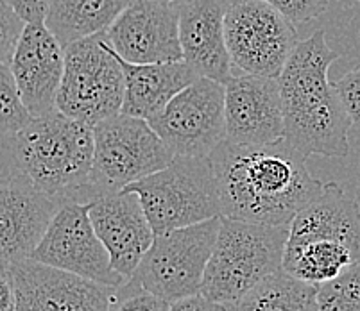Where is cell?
<instances>
[{
	"mask_svg": "<svg viewBox=\"0 0 360 311\" xmlns=\"http://www.w3.org/2000/svg\"><path fill=\"white\" fill-rule=\"evenodd\" d=\"M210 161L221 215L231 220L290 225L325 188V183L310 173L307 156L285 138L267 145L224 142Z\"/></svg>",
	"mask_w": 360,
	"mask_h": 311,
	"instance_id": "cell-1",
	"label": "cell"
},
{
	"mask_svg": "<svg viewBox=\"0 0 360 311\" xmlns=\"http://www.w3.org/2000/svg\"><path fill=\"white\" fill-rule=\"evenodd\" d=\"M339 52L326 44L325 31H316L300 41L278 86L285 120V140L303 156L346 158L352 127L328 72Z\"/></svg>",
	"mask_w": 360,
	"mask_h": 311,
	"instance_id": "cell-2",
	"label": "cell"
},
{
	"mask_svg": "<svg viewBox=\"0 0 360 311\" xmlns=\"http://www.w3.org/2000/svg\"><path fill=\"white\" fill-rule=\"evenodd\" d=\"M0 179H22L61 204H86L96 156L94 127L56 111L0 138Z\"/></svg>",
	"mask_w": 360,
	"mask_h": 311,
	"instance_id": "cell-3",
	"label": "cell"
},
{
	"mask_svg": "<svg viewBox=\"0 0 360 311\" xmlns=\"http://www.w3.org/2000/svg\"><path fill=\"white\" fill-rule=\"evenodd\" d=\"M360 261V206L337 183L289 225L283 270L310 284H326Z\"/></svg>",
	"mask_w": 360,
	"mask_h": 311,
	"instance_id": "cell-4",
	"label": "cell"
},
{
	"mask_svg": "<svg viewBox=\"0 0 360 311\" xmlns=\"http://www.w3.org/2000/svg\"><path fill=\"white\" fill-rule=\"evenodd\" d=\"M289 225H262L222 217L221 231L206 267L201 296L231 304L257 284L283 270Z\"/></svg>",
	"mask_w": 360,
	"mask_h": 311,
	"instance_id": "cell-5",
	"label": "cell"
},
{
	"mask_svg": "<svg viewBox=\"0 0 360 311\" xmlns=\"http://www.w3.org/2000/svg\"><path fill=\"white\" fill-rule=\"evenodd\" d=\"M126 190L140 197L156 237L222 217L210 158L176 156L167 168Z\"/></svg>",
	"mask_w": 360,
	"mask_h": 311,
	"instance_id": "cell-6",
	"label": "cell"
},
{
	"mask_svg": "<svg viewBox=\"0 0 360 311\" xmlns=\"http://www.w3.org/2000/svg\"><path fill=\"white\" fill-rule=\"evenodd\" d=\"M94 136L96 156L86 190L88 204L124 192L127 186L167 168L174 159L150 124L135 117L120 113L104 120L94 127Z\"/></svg>",
	"mask_w": 360,
	"mask_h": 311,
	"instance_id": "cell-7",
	"label": "cell"
},
{
	"mask_svg": "<svg viewBox=\"0 0 360 311\" xmlns=\"http://www.w3.org/2000/svg\"><path fill=\"white\" fill-rule=\"evenodd\" d=\"M126 75L106 34L65 47V72L58 111L68 119L96 127L122 113Z\"/></svg>",
	"mask_w": 360,
	"mask_h": 311,
	"instance_id": "cell-8",
	"label": "cell"
},
{
	"mask_svg": "<svg viewBox=\"0 0 360 311\" xmlns=\"http://www.w3.org/2000/svg\"><path fill=\"white\" fill-rule=\"evenodd\" d=\"M221 222L217 217L156 237L131 281L170 304L201 293Z\"/></svg>",
	"mask_w": 360,
	"mask_h": 311,
	"instance_id": "cell-9",
	"label": "cell"
},
{
	"mask_svg": "<svg viewBox=\"0 0 360 311\" xmlns=\"http://www.w3.org/2000/svg\"><path fill=\"white\" fill-rule=\"evenodd\" d=\"M287 16L264 0H231L226 13V45L242 74L278 79L297 47Z\"/></svg>",
	"mask_w": 360,
	"mask_h": 311,
	"instance_id": "cell-10",
	"label": "cell"
},
{
	"mask_svg": "<svg viewBox=\"0 0 360 311\" xmlns=\"http://www.w3.org/2000/svg\"><path fill=\"white\" fill-rule=\"evenodd\" d=\"M149 124L174 158H210L228 138L224 84L199 77Z\"/></svg>",
	"mask_w": 360,
	"mask_h": 311,
	"instance_id": "cell-11",
	"label": "cell"
},
{
	"mask_svg": "<svg viewBox=\"0 0 360 311\" xmlns=\"http://www.w3.org/2000/svg\"><path fill=\"white\" fill-rule=\"evenodd\" d=\"M31 260L70 272L103 286L120 288L127 283L113 268L110 252L97 237L86 204L68 202L58 211L47 234Z\"/></svg>",
	"mask_w": 360,
	"mask_h": 311,
	"instance_id": "cell-12",
	"label": "cell"
},
{
	"mask_svg": "<svg viewBox=\"0 0 360 311\" xmlns=\"http://www.w3.org/2000/svg\"><path fill=\"white\" fill-rule=\"evenodd\" d=\"M16 296V311H110L117 288L103 286L70 272L34 260L9 267Z\"/></svg>",
	"mask_w": 360,
	"mask_h": 311,
	"instance_id": "cell-13",
	"label": "cell"
},
{
	"mask_svg": "<svg viewBox=\"0 0 360 311\" xmlns=\"http://www.w3.org/2000/svg\"><path fill=\"white\" fill-rule=\"evenodd\" d=\"M119 58L133 65L183 61L179 4L135 0L106 34Z\"/></svg>",
	"mask_w": 360,
	"mask_h": 311,
	"instance_id": "cell-14",
	"label": "cell"
},
{
	"mask_svg": "<svg viewBox=\"0 0 360 311\" xmlns=\"http://www.w3.org/2000/svg\"><path fill=\"white\" fill-rule=\"evenodd\" d=\"M226 88V142L267 145L285 138V120L278 79L233 75Z\"/></svg>",
	"mask_w": 360,
	"mask_h": 311,
	"instance_id": "cell-15",
	"label": "cell"
},
{
	"mask_svg": "<svg viewBox=\"0 0 360 311\" xmlns=\"http://www.w3.org/2000/svg\"><path fill=\"white\" fill-rule=\"evenodd\" d=\"M88 209L113 268L129 281L156 240L142 201L136 193L124 190L97 199Z\"/></svg>",
	"mask_w": 360,
	"mask_h": 311,
	"instance_id": "cell-16",
	"label": "cell"
},
{
	"mask_svg": "<svg viewBox=\"0 0 360 311\" xmlns=\"http://www.w3.org/2000/svg\"><path fill=\"white\" fill-rule=\"evenodd\" d=\"M63 206L22 179H4L0 185V265L29 260Z\"/></svg>",
	"mask_w": 360,
	"mask_h": 311,
	"instance_id": "cell-17",
	"label": "cell"
},
{
	"mask_svg": "<svg viewBox=\"0 0 360 311\" xmlns=\"http://www.w3.org/2000/svg\"><path fill=\"white\" fill-rule=\"evenodd\" d=\"M9 68L32 117L41 119L58 111L65 47L47 25L27 24Z\"/></svg>",
	"mask_w": 360,
	"mask_h": 311,
	"instance_id": "cell-18",
	"label": "cell"
},
{
	"mask_svg": "<svg viewBox=\"0 0 360 311\" xmlns=\"http://www.w3.org/2000/svg\"><path fill=\"white\" fill-rule=\"evenodd\" d=\"M231 0H183L179 4V40L183 61L205 79L226 84L233 77L226 45V13Z\"/></svg>",
	"mask_w": 360,
	"mask_h": 311,
	"instance_id": "cell-19",
	"label": "cell"
},
{
	"mask_svg": "<svg viewBox=\"0 0 360 311\" xmlns=\"http://www.w3.org/2000/svg\"><path fill=\"white\" fill-rule=\"evenodd\" d=\"M119 61L126 75L122 114L147 122L162 113L176 95L199 79L194 68L185 61L158 65H133L122 58H119Z\"/></svg>",
	"mask_w": 360,
	"mask_h": 311,
	"instance_id": "cell-20",
	"label": "cell"
},
{
	"mask_svg": "<svg viewBox=\"0 0 360 311\" xmlns=\"http://www.w3.org/2000/svg\"><path fill=\"white\" fill-rule=\"evenodd\" d=\"M135 0H52L45 25L63 47L108 34Z\"/></svg>",
	"mask_w": 360,
	"mask_h": 311,
	"instance_id": "cell-21",
	"label": "cell"
},
{
	"mask_svg": "<svg viewBox=\"0 0 360 311\" xmlns=\"http://www.w3.org/2000/svg\"><path fill=\"white\" fill-rule=\"evenodd\" d=\"M224 307L226 311H319V286L280 270Z\"/></svg>",
	"mask_w": 360,
	"mask_h": 311,
	"instance_id": "cell-22",
	"label": "cell"
},
{
	"mask_svg": "<svg viewBox=\"0 0 360 311\" xmlns=\"http://www.w3.org/2000/svg\"><path fill=\"white\" fill-rule=\"evenodd\" d=\"M34 119L22 99L11 68L0 65V138L20 133Z\"/></svg>",
	"mask_w": 360,
	"mask_h": 311,
	"instance_id": "cell-23",
	"label": "cell"
},
{
	"mask_svg": "<svg viewBox=\"0 0 360 311\" xmlns=\"http://www.w3.org/2000/svg\"><path fill=\"white\" fill-rule=\"evenodd\" d=\"M319 311H360V261L319 286Z\"/></svg>",
	"mask_w": 360,
	"mask_h": 311,
	"instance_id": "cell-24",
	"label": "cell"
},
{
	"mask_svg": "<svg viewBox=\"0 0 360 311\" xmlns=\"http://www.w3.org/2000/svg\"><path fill=\"white\" fill-rule=\"evenodd\" d=\"M110 311H170V303L153 296L129 279L115 290Z\"/></svg>",
	"mask_w": 360,
	"mask_h": 311,
	"instance_id": "cell-25",
	"label": "cell"
},
{
	"mask_svg": "<svg viewBox=\"0 0 360 311\" xmlns=\"http://www.w3.org/2000/svg\"><path fill=\"white\" fill-rule=\"evenodd\" d=\"M27 22L6 0H0V63L11 67L13 55L20 44Z\"/></svg>",
	"mask_w": 360,
	"mask_h": 311,
	"instance_id": "cell-26",
	"label": "cell"
},
{
	"mask_svg": "<svg viewBox=\"0 0 360 311\" xmlns=\"http://www.w3.org/2000/svg\"><path fill=\"white\" fill-rule=\"evenodd\" d=\"M292 24H309L328 9L330 0H264Z\"/></svg>",
	"mask_w": 360,
	"mask_h": 311,
	"instance_id": "cell-27",
	"label": "cell"
},
{
	"mask_svg": "<svg viewBox=\"0 0 360 311\" xmlns=\"http://www.w3.org/2000/svg\"><path fill=\"white\" fill-rule=\"evenodd\" d=\"M342 107L348 113L352 124L360 126V61L352 72L345 74L333 83Z\"/></svg>",
	"mask_w": 360,
	"mask_h": 311,
	"instance_id": "cell-28",
	"label": "cell"
},
{
	"mask_svg": "<svg viewBox=\"0 0 360 311\" xmlns=\"http://www.w3.org/2000/svg\"><path fill=\"white\" fill-rule=\"evenodd\" d=\"M27 24H45L52 0H6Z\"/></svg>",
	"mask_w": 360,
	"mask_h": 311,
	"instance_id": "cell-29",
	"label": "cell"
},
{
	"mask_svg": "<svg viewBox=\"0 0 360 311\" xmlns=\"http://www.w3.org/2000/svg\"><path fill=\"white\" fill-rule=\"evenodd\" d=\"M170 311H226V307L198 293V296L185 297V299L172 303L170 304Z\"/></svg>",
	"mask_w": 360,
	"mask_h": 311,
	"instance_id": "cell-30",
	"label": "cell"
},
{
	"mask_svg": "<svg viewBox=\"0 0 360 311\" xmlns=\"http://www.w3.org/2000/svg\"><path fill=\"white\" fill-rule=\"evenodd\" d=\"M160 2H167V4H176V6H178V4H181L183 0H160Z\"/></svg>",
	"mask_w": 360,
	"mask_h": 311,
	"instance_id": "cell-31",
	"label": "cell"
},
{
	"mask_svg": "<svg viewBox=\"0 0 360 311\" xmlns=\"http://www.w3.org/2000/svg\"><path fill=\"white\" fill-rule=\"evenodd\" d=\"M340 2H345V4H348V6H353V4H359L360 0H340Z\"/></svg>",
	"mask_w": 360,
	"mask_h": 311,
	"instance_id": "cell-32",
	"label": "cell"
}]
</instances>
